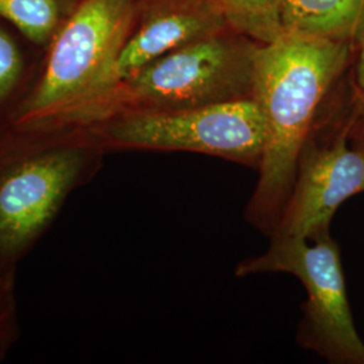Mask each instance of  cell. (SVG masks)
<instances>
[{
	"label": "cell",
	"mask_w": 364,
	"mask_h": 364,
	"mask_svg": "<svg viewBox=\"0 0 364 364\" xmlns=\"http://www.w3.org/2000/svg\"><path fill=\"white\" fill-rule=\"evenodd\" d=\"M285 31L350 42L364 38V0H282Z\"/></svg>",
	"instance_id": "obj_9"
},
{
	"label": "cell",
	"mask_w": 364,
	"mask_h": 364,
	"mask_svg": "<svg viewBox=\"0 0 364 364\" xmlns=\"http://www.w3.org/2000/svg\"><path fill=\"white\" fill-rule=\"evenodd\" d=\"M287 273L296 275L308 291L299 341L338 363L364 364V343L359 336L347 299L340 251L329 232L311 246L299 236L272 235V245L259 257L243 260L236 274Z\"/></svg>",
	"instance_id": "obj_4"
},
{
	"label": "cell",
	"mask_w": 364,
	"mask_h": 364,
	"mask_svg": "<svg viewBox=\"0 0 364 364\" xmlns=\"http://www.w3.org/2000/svg\"><path fill=\"white\" fill-rule=\"evenodd\" d=\"M360 91L346 120L324 129L318 117L302 150L293 189L273 235L317 239L329 232L338 207L364 192V153L348 146Z\"/></svg>",
	"instance_id": "obj_6"
},
{
	"label": "cell",
	"mask_w": 364,
	"mask_h": 364,
	"mask_svg": "<svg viewBox=\"0 0 364 364\" xmlns=\"http://www.w3.org/2000/svg\"><path fill=\"white\" fill-rule=\"evenodd\" d=\"M350 139L352 146L364 153V93L360 92V97L356 105V111L352 120L351 132Z\"/></svg>",
	"instance_id": "obj_13"
},
{
	"label": "cell",
	"mask_w": 364,
	"mask_h": 364,
	"mask_svg": "<svg viewBox=\"0 0 364 364\" xmlns=\"http://www.w3.org/2000/svg\"><path fill=\"white\" fill-rule=\"evenodd\" d=\"M22 70L19 52L3 30H0V100L13 90Z\"/></svg>",
	"instance_id": "obj_12"
},
{
	"label": "cell",
	"mask_w": 364,
	"mask_h": 364,
	"mask_svg": "<svg viewBox=\"0 0 364 364\" xmlns=\"http://www.w3.org/2000/svg\"><path fill=\"white\" fill-rule=\"evenodd\" d=\"M107 120L105 136L119 147L192 151L259 168L264 120L252 99L191 109L130 111Z\"/></svg>",
	"instance_id": "obj_5"
},
{
	"label": "cell",
	"mask_w": 364,
	"mask_h": 364,
	"mask_svg": "<svg viewBox=\"0 0 364 364\" xmlns=\"http://www.w3.org/2000/svg\"><path fill=\"white\" fill-rule=\"evenodd\" d=\"M356 50L350 42L289 31L260 43L254 100L264 120V146L246 218L262 232H275L293 189L302 146Z\"/></svg>",
	"instance_id": "obj_1"
},
{
	"label": "cell",
	"mask_w": 364,
	"mask_h": 364,
	"mask_svg": "<svg viewBox=\"0 0 364 364\" xmlns=\"http://www.w3.org/2000/svg\"><path fill=\"white\" fill-rule=\"evenodd\" d=\"M259 45L228 28L166 53L117 85L103 120L130 111H176L254 100Z\"/></svg>",
	"instance_id": "obj_3"
},
{
	"label": "cell",
	"mask_w": 364,
	"mask_h": 364,
	"mask_svg": "<svg viewBox=\"0 0 364 364\" xmlns=\"http://www.w3.org/2000/svg\"><path fill=\"white\" fill-rule=\"evenodd\" d=\"M82 168L73 150L30 158L0 182V247L26 246L49 223Z\"/></svg>",
	"instance_id": "obj_7"
},
{
	"label": "cell",
	"mask_w": 364,
	"mask_h": 364,
	"mask_svg": "<svg viewBox=\"0 0 364 364\" xmlns=\"http://www.w3.org/2000/svg\"><path fill=\"white\" fill-rule=\"evenodd\" d=\"M355 84L356 88L364 93V38L358 46L355 57Z\"/></svg>",
	"instance_id": "obj_14"
},
{
	"label": "cell",
	"mask_w": 364,
	"mask_h": 364,
	"mask_svg": "<svg viewBox=\"0 0 364 364\" xmlns=\"http://www.w3.org/2000/svg\"><path fill=\"white\" fill-rule=\"evenodd\" d=\"M228 28L220 0H139L115 65L117 85L166 53Z\"/></svg>",
	"instance_id": "obj_8"
},
{
	"label": "cell",
	"mask_w": 364,
	"mask_h": 364,
	"mask_svg": "<svg viewBox=\"0 0 364 364\" xmlns=\"http://www.w3.org/2000/svg\"><path fill=\"white\" fill-rule=\"evenodd\" d=\"M139 0H81L53 38L41 82L23 120L64 114L105 119L117 90L115 65L130 37Z\"/></svg>",
	"instance_id": "obj_2"
},
{
	"label": "cell",
	"mask_w": 364,
	"mask_h": 364,
	"mask_svg": "<svg viewBox=\"0 0 364 364\" xmlns=\"http://www.w3.org/2000/svg\"><path fill=\"white\" fill-rule=\"evenodd\" d=\"M231 30L258 43H270L284 33L282 0H220Z\"/></svg>",
	"instance_id": "obj_10"
},
{
	"label": "cell",
	"mask_w": 364,
	"mask_h": 364,
	"mask_svg": "<svg viewBox=\"0 0 364 364\" xmlns=\"http://www.w3.org/2000/svg\"><path fill=\"white\" fill-rule=\"evenodd\" d=\"M0 16L10 21L27 38L46 45L60 26V0H0Z\"/></svg>",
	"instance_id": "obj_11"
}]
</instances>
